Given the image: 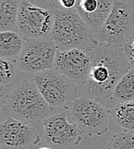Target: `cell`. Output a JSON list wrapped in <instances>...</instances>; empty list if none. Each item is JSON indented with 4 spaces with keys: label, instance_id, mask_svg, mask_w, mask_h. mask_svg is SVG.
Returning a JSON list of instances; mask_svg holds the SVG:
<instances>
[{
    "label": "cell",
    "instance_id": "cell-1",
    "mask_svg": "<svg viewBox=\"0 0 134 149\" xmlns=\"http://www.w3.org/2000/svg\"><path fill=\"white\" fill-rule=\"evenodd\" d=\"M90 55L92 67L85 96L97 101L111 99L119 81L131 70L123 47L99 43Z\"/></svg>",
    "mask_w": 134,
    "mask_h": 149
},
{
    "label": "cell",
    "instance_id": "cell-2",
    "mask_svg": "<svg viewBox=\"0 0 134 149\" xmlns=\"http://www.w3.org/2000/svg\"><path fill=\"white\" fill-rule=\"evenodd\" d=\"M6 114L27 124L40 123L53 111L34 82L19 81L2 101Z\"/></svg>",
    "mask_w": 134,
    "mask_h": 149
},
{
    "label": "cell",
    "instance_id": "cell-3",
    "mask_svg": "<svg viewBox=\"0 0 134 149\" xmlns=\"http://www.w3.org/2000/svg\"><path fill=\"white\" fill-rule=\"evenodd\" d=\"M58 50L81 49L91 52L99 44L93 31L76 10H55V22L50 37Z\"/></svg>",
    "mask_w": 134,
    "mask_h": 149
},
{
    "label": "cell",
    "instance_id": "cell-4",
    "mask_svg": "<svg viewBox=\"0 0 134 149\" xmlns=\"http://www.w3.org/2000/svg\"><path fill=\"white\" fill-rule=\"evenodd\" d=\"M133 38L134 2L114 0L112 11L95 39L102 44L123 46Z\"/></svg>",
    "mask_w": 134,
    "mask_h": 149
},
{
    "label": "cell",
    "instance_id": "cell-5",
    "mask_svg": "<svg viewBox=\"0 0 134 149\" xmlns=\"http://www.w3.org/2000/svg\"><path fill=\"white\" fill-rule=\"evenodd\" d=\"M34 81L52 108L71 109L77 94V85L54 70L34 74Z\"/></svg>",
    "mask_w": 134,
    "mask_h": 149
},
{
    "label": "cell",
    "instance_id": "cell-6",
    "mask_svg": "<svg viewBox=\"0 0 134 149\" xmlns=\"http://www.w3.org/2000/svg\"><path fill=\"white\" fill-rule=\"evenodd\" d=\"M58 47L51 38L25 39L16 63L20 70L36 74L53 69Z\"/></svg>",
    "mask_w": 134,
    "mask_h": 149
},
{
    "label": "cell",
    "instance_id": "cell-7",
    "mask_svg": "<svg viewBox=\"0 0 134 149\" xmlns=\"http://www.w3.org/2000/svg\"><path fill=\"white\" fill-rule=\"evenodd\" d=\"M70 110L83 134L102 135L108 130L110 112L99 101L87 97L76 98Z\"/></svg>",
    "mask_w": 134,
    "mask_h": 149
},
{
    "label": "cell",
    "instance_id": "cell-8",
    "mask_svg": "<svg viewBox=\"0 0 134 149\" xmlns=\"http://www.w3.org/2000/svg\"><path fill=\"white\" fill-rule=\"evenodd\" d=\"M55 22V10H48L21 0L17 17V33L24 39L50 38Z\"/></svg>",
    "mask_w": 134,
    "mask_h": 149
},
{
    "label": "cell",
    "instance_id": "cell-9",
    "mask_svg": "<svg viewBox=\"0 0 134 149\" xmlns=\"http://www.w3.org/2000/svg\"><path fill=\"white\" fill-rule=\"evenodd\" d=\"M43 138L53 149H72L82 141L79 128L67 120L65 112L54 114L43 120Z\"/></svg>",
    "mask_w": 134,
    "mask_h": 149
},
{
    "label": "cell",
    "instance_id": "cell-10",
    "mask_svg": "<svg viewBox=\"0 0 134 149\" xmlns=\"http://www.w3.org/2000/svg\"><path fill=\"white\" fill-rule=\"evenodd\" d=\"M92 67L90 52L81 49L58 50L53 70L75 83L86 84Z\"/></svg>",
    "mask_w": 134,
    "mask_h": 149
},
{
    "label": "cell",
    "instance_id": "cell-11",
    "mask_svg": "<svg viewBox=\"0 0 134 149\" xmlns=\"http://www.w3.org/2000/svg\"><path fill=\"white\" fill-rule=\"evenodd\" d=\"M40 142V135L29 124L9 117L0 125L2 149H34Z\"/></svg>",
    "mask_w": 134,
    "mask_h": 149
},
{
    "label": "cell",
    "instance_id": "cell-12",
    "mask_svg": "<svg viewBox=\"0 0 134 149\" xmlns=\"http://www.w3.org/2000/svg\"><path fill=\"white\" fill-rule=\"evenodd\" d=\"M25 39L17 32L0 33V57L4 59L16 61L24 45Z\"/></svg>",
    "mask_w": 134,
    "mask_h": 149
},
{
    "label": "cell",
    "instance_id": "cell-13",
    "mask_svg": "<svg viewBox=\"0 0 134 149\" xmlns=\"http://www.w3.org/2000/svg\"><path fill=\"white\" fill-rule=\"evenodd\" d=\"M21 0H0V31L17 32V17Z\"/></svg>",
    "mask_w": 134,
    "mask_h": 149
},
{
    "label": "cell",
    "instance_id": "cell-14",
    "mask_svg": "<svg viewBox=\"0 0 134 149\" xmlns=\"http://www.w3.org/2000/svg\"><path fill=\"white\" fill-rule=\"evenodd\" d=\"M110 116L114 123L124 131L134 133V101L117 103L111 110Z\"/></svg>",
    "mask_w": 134,
    "mask_h": 149
},
{
    "label": "cell",
    "instance_id": "cell-15",
    "mask_svg": "<svg viewBox=\"0 0 134 149\" xmlns=\"http://www.w3.org/2000/svg\"><path fill=\"white\" fill-rule=\"evenodd\" d=\"M118 103L134 101V70L131 69L119 81L111 97Z\"/></svg>",
    "mask_w": 134,
    "mask_h": 149
},
{
    "label": "cell",
    "instance_id": "cell-16",
    "mask_svg": "<svg viewBox=\"0 0 134 149\" xmlns=\"http://www.w3.org/2000/svg\"><path fill=\"white\" fill-rule=\"evenodd\" d=\"M18 64L16 61L4 59L0 60V85L2 89L5 87L15 85L17 81Z\"/></svg>",
    "mask_w": 134,
    "mask_h": 149
},
{
    "label": "cell",
    "instance_id": "cell-17",
    "mask_svg": "<svg viewBox=\"0 0 134 149\" xmlns=\"http://www.w3.org/2000/svg\"><path fill=\"white\" fill-rule=\"evenodd\" d=\"M107 149H134V133L123 131L114 134L108 143Z\"/></svg>",
    "mask_w": 134,
    "mask_h": 149
},
{
    "label": "cell",
    "instance_id": "cell-18",
    "mask_svg": "<svg viewBox=\"0 0 134 149\" xmlns=\"http://www.w3.org/2000/svg\"><path fill=\"white\" fill-rule=\"evenodd\" d=\"M50 5L55 10H76L79 0H49Z\"/></svg>",
    "mask_w": 134,
    "mask_h": 149
},
{
    "label": "cell",
    "instance_id": "cell-19",
    "mask_svg": "<svg viewBox=\"0 0 134 149\" xmlns=\"http://www.w3.org/2000/svg\"><path fill=\"white\" fill-rule=\"evenodd\" d=\"M122 47L129 62L131 69L134 70V38L126 42Z\"/></svg>",
    "mask_w": 134,
    "mask_h": 149
},
{
    "label": "cell",
    "instance_id": "cell-20",
    "mask_svg": "<svg viewBox=\"0 0 134 149\" xmlns=\"http://www.w3.org/2000/svg\"><path fill=\"white\" fill-rule=\"evenodd\" d=\"M38 149H53L51 148H49V147H43V148H40Z\"/></svg>",
    "mask_w": 134,
    "mask_h": 149
},
{
    "label": "cell",
    "instance_id": "cell-21",
    "mask_svg": "<svg viewBox=\"0 0 134 149\" xmlns=\"http://www.w3.org/2000/svg\"><path fill=\"white\" fill-rule=\"evenodd\" d=\"M128 1H133V2H134V0H128Z\"/></svg>",
    "mask_w": 134,
    "mask_h": 149
}]
</instances>
